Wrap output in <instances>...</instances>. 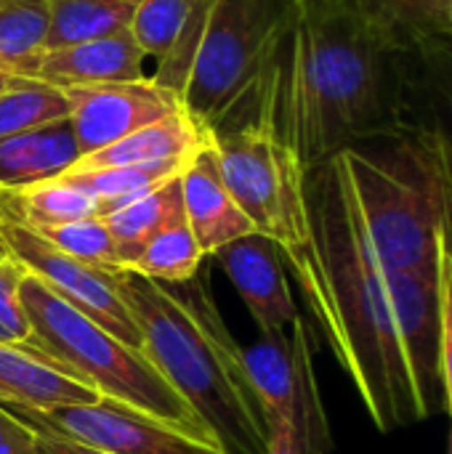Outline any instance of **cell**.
<instances>
[{"label": "cell", "mask_w": 452, "mask_h": 454, "mask_svg": "<svg viewBox=\"0 0 452 454\" xmlns=\"http://www.w3.org/2000/svg\"><path fill=\"white\" fill-rule=\"evenodd\" d=\"M69 120L64 88L35 77H11L0 90V138Z\"/></svg>", "instance_id": "25"}, {"label": "cell", "mask_w": 452, "mask_h": 454, "mask_svg": "<svg viewBox=\"0 0 452 454\" xmlns=\"http://www.w3.org/2000/svg\"><path fill=\"white\" fill-rule=\"evenodd\" d=\"M21 420L51 428L107 454H226L216 442L186 434L147 412L101 396L91 404L16 410Z\"/></svg>", "instance_id": "8"}, {"label": "cell", "mask_w": 452, "mask_h": 454, "mask_svg": "<svg viewBox=\"0 0 452 454\" xmlns=\"http://www.w3.org/2000/svg\"><path fill=\"white\" fill-rule=\"evenodd\" d=\"M202 261H205V253L200 242L194 239L186 218L178 215L144 245V250L131 263V269L155 282L184 285L200 274Z\"/></svg>", "instance_id": "26"}, {"label": "cell", "mask_w": 452, "mask_h": 454, "mask_svg": "<svg viewBox=\"0 0 452 454\" xmlns=\"http://www.w3.org/2000/svg\"><path fill=\"white\" fill-rule=\"evenodd\" d=\"M197 5L200 0H139L128 29L144 56L157 59V64L170 59L189 35Z\"/></svg>", "instance_id": "27"}, {"label": "cell", "mask_w": 452, "mask_h": 454, "mask_svg": "<svg viewBox=\"0 0 452 454\" xmlns=\"http://www.w3.org/2000/svg\"><path fill=\"white\" fill-rule=\"evenodd\" d=\"M290 11L293 0H210L181 93L186 114L208 128L258 74Z\"/></svg>", "instance_id": "7"}, {"label": "cell", "mask_w": 452, "mask_h": 454, "mask_svg": "<svg viewBox=\"0 0 452 454\" xmlns=\"http://www.w3.org/2000/svg\"><path fill=\"white\" fill-rule=\"evenodd\" d=\"M139 0H48V48H64L131 27Z\"/></svg>", "instance_id": "22"}, {"label": "cell", "mask_w": 452, "mask_h": 454, "mask_svg": "<svg viewBox=\"0 0 452 454\" xmlns=\"http://www.w3.org/2000/svg\"><path fill=\"white\" fill-rule=\"evenodd\" d=\"M402 122L429 130L452 162V32L421 37L400 51Z\"/></svg>", "instance_id": "12"}, {"label": "cell", "mask_w": 452, "mask_h": 454, "mask_svg": "<svg viewBox=\"0 0 452 454\" xmlns=\"http://www.w3.org/2000/svg\"><path fill=\"white\" fill-rule=\"evenodd\" d=\"M210 141L205 125H200L186 109H178L147 128L133 130L131 136L80 157L69 170H93V168H123V165H149L168 160H189L200 146Z\"/></svg>", "instance_id": "16"}, {"label": "cell", "mask_w": 452, "mask_h": 454, "mask_svg": "<svg viewBox=\"0 0 452 454\" xmlns=\"http://www.w3.org/2000/svg\"><path fill=\"white\" fill-rule=\"evenodd\" d=\"M178 215H184V205H181V173L165 178L163 184H157L147 194L125 202L117 210H109L101 218H104L107 229L112 231V237L117 242V253H120L123 269H131V263L139 258V253L144 250V245L160 229H165L170 221H176Z\"/></svg>", "instance_id": "19"}, {"label": "cell", "mask_w": 452, "mask_h": 454, "mask_svg": "<svg viewBox=\"0 0 452 454\" xmlns=\"http://www.w3.org/2000/svg\"><path fill=\"white\" fill-rule=\"evenodd\" d=\"M27 426H32V423H27ZM32 431H35V450H37V454H107L101 450L88 447V444H80V442H75V439H69L64 434L43 428V426H32Z\"/></svg>", "instance_id": "32"}, {"label": "cell", "mask_w": 452, "mask_h": 454, "mask_svg": "<svg viewBox=\"0 0 452 454\" xmlns=\"http://www.w3.org/2000/svg\"><path fill=\"white\" fill-rule=\"evenodd\" d=\"M24 266L13 258L0 261V343H24L29 338V319L21 306Z\"/></svg>", "instance_id": "29"}, {"label": "cell", "mask_w": 452, "mask_h": 454, "mask_svg": "<svg viewBox=\"0 0 452 454\" xmlns=\"http://www.w3.org/2000/svg\"><path fill=\"white\" fill-rule=\"evenodd\" d=\"M144 51L139 48L131 29L80 40L64 48H48L32 77L56 88H83L101 82H128L144 74Z\"/></svg>", "instance_id": "14"}, {"label": "cell", "mask_w": 452, "mask_h": 454, "mask_svg": "<svg viewBox=\"0 0 452 454\" xmlns=\"http://www.w3.org/2000/svg\"><path fill=\"white\" fill-rule=\"evenodd\" d=\"M192 160V157H189ZM189 160H168V162H149V165H123V168H93V170H67L59 178L72 181L83 192H88L99 207L101 215L109 210L123 207L125 202L147 194L165 178L181 173Z\"/></svg>", "instance_id": "24"}, {"label": "cell", "mask_w": 452, "mask_h": 454, "mask_svg": "<svg viewBox=\"0 0 452 454\" xmlns=\"http://www.w3.org/2000/svg\"><path fill=\"white\" fill-rule=\"evenodd\" d=\"M3 223H5V215H3V205H0V261H8L11 253H8V245H5V237H3Z\"/></svg>", "instance_id": "34"}, {"label": "cell", "mask_w": 452, "mask_h": 454, "mask_svg": "<svg viewBox=\"0 0 452 454\" xmlns=\"http://www.w3.org/2000/svg\"><path fill=\"white\" fill-rule=\"evenodd\" d=\"M400 51L341 3L293 5L258 74L218 117L264 122L312 170L405 128Z\"/></svg>", "instance_id": "1"}, {"label": "cell", "mask_w": 452, "mask_h": 454, "mask_svg": "<svg viewBox=\"0 0 452 454\" xmlns=\"http://www.w3.org/2000/svg\"><path fill=\"white\" fill-rule=\"evenodd\" d=\"M43 239H48L56 250L96 266V269H107V271H117L123 269L120 263V253H117V242L112 237V231L107 229L104 218H83V221H69V223H56V226H45V229H35Z\"/></svg>", "instance_id": "28"}, {"label": "cell", "mask_w": 452, "mask_h": 454, "mask_svg": "<svg viewBox=\"0 0 452 454\" xmlns=\"http://www.w3.org/2000/svg\"><path fill=\"white\" fill-rule=\"evenodd\" d=\"M242 367L264 428L269 431L290 420L296 394V351L290 333L261 335L250 348H242Z\"/></svg>", "instance_id": "18"}, {"label": "cell", "mask_w": 452, "mask_h": 454, "mask_svg": "<svg viewBox=\"0 0 452 454\" xmlns=\"http://www.w3.org/2000/svg\"><path fill=\"white\" fill-rule=\"evenodd\" d=\"M0 205L5 221L24 223L29 229L101 215L99 202L67 178H51L21 189H0Z\"/></svg>", "instance_id": "20"}, {"label": "cell", "mask_w": 452, "mask_h": 454, "mask_svg": "<svg viewBox=\"0 0 452 454\" xmlns=\"http://www.w3.org/2000/svg\"><path fill=\"white\" fill-rule=\"evenodd\" d=\"M397 48L448 32L452 0H338Z\"/></svg>", "instance_id": "21"}, {"label": "cell", "mask_w": 452, "mask_h": 454, "mask_svg": "<svg viewBox=\"0 0 452 454\" xmlns=\"http://www.w3.org/2000/svg\"><path fill=\"white\" fill-rule=\"evenodd\" d=\"M3 237H5L11 258L21 263L24 271L45 282L59 298H64L80 314L101 325L107 333H112L131 348L141 351V333L128 306L120 298V290L115 285V271L88 266L56 250L35 229L16 223V221L3 223Z\"/></svg>", "instance_id": "9"}, {"label": "cell", "mask_w": 452, "mask_h": 454, "mask_svg": "<svg viewBox=\"0 0 452 454\" xmlns=\"http://www.w3.org/2000/svg\"><path fill=\"white\" fill-rule=\"evenodd\" d=\"M101 396L59 370L24 343H0V404L16 410H53L91 404Z\"/></svg>", "instance_id": "15"}, {"label": "cell", "mask_w": 452, "mask_h": 454, "mask_svg": "<svg viewBox=\"0 0 452 454\" xmlns=\"http://www.w3.org/2000/svg\"><path fill=\"white\" fill-rule=\"evenodd\" d=\"M312 242L282 258L378 431L426 420L386 279L338 154L306 173Z\"/></svg>", "instance_id": "2"}, {"label": "cell", "mask_w": 452, "mask_h": 454, "mask_svg": "<svg viewBox=\"0 0 452 454\" xmlns=\"http://www.w3.org/2000/svg\"><path fill=\"white\" fill-rule=\"evenodd\" d=\"M48 0H0V72L32 77L45 53Z\"/></svg>", "instance_id": "23"}, {"label": "cell", "mask_w": 452, "mask_h": 454, "mask_svg": "<svg viewBox=\"0 0 452 454\" xmlns=\"http://www.w3.org/2000/svg\"><path fill=\"white\" fill-rule=\"evenodd\" d=\"M338 0H293V5L298 8H322V5H333Z\"/></svg>", "instance_id": "33"}, {"label": "cell", "mask_w": 452, "mask_h": 454, "mask_svg": "<svg viewBox=\"0 0 452 454\" xmlns=\"http://www.w3.org/2000/svg\"><path fill=\"white\" fill-rule=\"evenodd\" d=\"M440 372L452 418V245L440 261Z\"/></svg>", "instance_id": "30"}, {"label": "cell", "mask_w": 452, "mask_h": 454, "mask_svg": "<svg viewBox=\"0 0 452 454\" xmlns=\"http://www.w3.org/2000/svg\"><path fill=\"white\" fill-rule=\"evenodd\" d=\"M232 287L240 293L261 335L288 333L298 309L285 277V263L274 239L253 231L213 253Z\"/></svg>", "instance_id": "11"}, {"label": "cell", "mask_w": 452, "mask_h": 454, "mask_svg": "<svg viewBox=\"0 0 452 454\" xmlns=\"http://www.w3.org/2000/svg\"><path fill=\"white\" fill-rule=\"evenodd\" d=\"M0 454H37L35 431L13 410L0 404Z\"/></svg>", "instance_id": "31"}, {"label": "cell", "mask_w": 452, "mask_h": 454, "mask_svg": "<svg viewBox=\"0 0 452 454\" xmlns=\"http://www.w3.org/2000/svg\"><path fill=\"white\" fill-rule=\"evenodd\" d=\"M181 205L184 218L205 255H213L224 245L256 231L232 200L210 141L200 146L181 170Z\"/></svg>", "instance_id": "13"}, {"label": "cell", "mask_w": 452, "mask_h": 454, "mask_svg": "<svg viewBox=\"0 0 452 454\" xmlns=\"http://www.w3.org/2000/svg\"><path fill=\"white\" fill-rule=\"evenodd\" d=\"M80 157L83 152L69 120L0 138V189H21L59 178Z\"/></svg>", "instance_id": "17"}, {"label": "cell", "mask_w": 452, "mask_h": 454, "mask_svg": "<svg viewBox=\"0 0 452 454\" xmlns=\"http://www.w3.org/2000/svg\"><path fill=\"white\" fill-rule=\"evenodd\" d=\"M21 306L29 319V338L24 340L29 351L45 356L99 396L218 444L210 428L157 372L144 351L107 333L29 271L21 279Z\"/></svg>", "instance_id": "5"}, {"label": "cell", "mask_w": 452, "mask_h": 454, "mask_svg": "<svg viewBox=\"0 0 452 454\" xmlns=\"http://www.w3.org/2000/svg\"><path fill=\"white\" fill-rule=\"evenodd\" d=\"M11 77H13V74H8V72H0V90H3V88L11 82Z\"/></svg>", "instance_id": "35"}, {"label": "cell", "mask_w": 452, "mask_h": 454, "mask_svg": "<svg viewBox=\"0 0 452 454\" xmlns=\"http://www.w3.org/2000/svg\"><path fill=\"white\" fill-rule=\"evenodd\" d=\"M221 178L248 215L253 229L277 242L290 258L309 247L306 168L298 154L264 122L248 117H218L208 125Z\"/></svg>", "instance_id": "6"}, {"label": "cell", "mask_w": 452, "mask_h": 454, "mask_svg": "<svg viewBox=\"0 0 452 454\" xmlns=\"http://www.w3.org/2000/svg\"><path fill=\"white\" fill-rule=\"evenodd\" d=\"M381 274L440 277L452 245V162L445 146L405 125L338 152Z\"/></svg>", "instance_id": "4"}, {"label": "cell", "mask_w": 452, "mask_h": 454, "mask_svg": "<svg viewBox=\"0 0 452 454\" xmlns=\"http://www.w3.org/2000/svg\"><path fill=\"white\" fill-rule=\"evenodd\" d=\"M115 285L139 333L141 351L210 428L226 454H266V428L242 367V348L226 330L202 279L186 295L117 269Z\"/></svg>", "instance_id": "3"}, {"label": "cell", "mask_w": 452, "mask_h": 454, "mask_svg": "<svg viewBox=\"0 0 452 454\" xmlns=\"http://www.w3.org/2000/svg\"><path fill=\"white\" fill-rule=\"evenodd\" d=\"M64 93L69 98V122L83 157L184 109L181 96L155 77L64 88Z\"/></svg>", "instance_id": "10"}, {"label": "cell", "mask_w": 452, "mask_h": 454, "mask_svg": "<svg viewBox=\"0 0 452 454\" xmlns=\"http://www.w3.org/2000/svg\"><path fill=\"white\" fill-rule=\"evenodd\" d=\"M448 32H452V3H450V16H448Z\"/></svg>", "instance_id": "36"}]
</instances>
